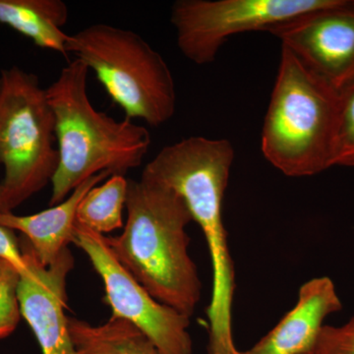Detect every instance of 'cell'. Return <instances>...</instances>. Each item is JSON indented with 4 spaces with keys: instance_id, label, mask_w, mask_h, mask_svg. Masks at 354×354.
<instances>
[{
    "instance_id": "obj_14",
    "label": "cell",
    "mask_w": 354,
    "mask_h": 354,
    "mask_svg": "<svg viewBox=\"0 0 354 354\" xmlns=\"http://www.w3.org/2000/svg\"><path fill=\"white\" fill-rule=\"evenodd\" d=\"M76 354H164L136 327L113 318L99 326L68 318Z\"/></svg>"
},
{
    "instance_id": "obj_20",
    "label": "cell",
    "mask_w": 354,
    "mask_h": 354,
    "mask_svg": "<svg viewBox=\"0 0 354 354\" xmlns=\"http://www.w3.org/2000/svg\"><path fill=\"white\" fill-rule=\"evenodd\" d=\"M3 213V209H2L1 206V192H0V214Z\"/></svg>"
},
{
    "instance_id": "obj_12",
    "label": "cell",
    "mask_w": 354,
    "mask_h": 354,
    "mask_svg": "<svg viewBox=\"0 0 354 354\" xmlns=\"http://www.w3.org/2000/svg\"><path fill=\"white\" fill-rule=\"evenodd\" d=\"M111 174L101 172L81 183L64 201L30 216L14 215L12 212L0 214V225L23 234L31 246L37 260L48 267L67 248L73 239L77 209L84 196Z\"/></svg>"
},
{
    "instance_id": "obj_21",
    "label": "cell",
    "mask_w": 354,
    "mask_h": 354,
    "mask_svg": "<svg viewBox=\"0 0 354 354\" xmlns=\"http://www.w3.org/2000/svg\"><path fill=\"white\" fill-rule=\"evenodd\" d=\"M306 354H315V353H314V351H311V353H306Z\"/></svg>"
},
{
    "instance_id": "obj_5",
    "label": "cell",
    "mask_w": 354,
    "mask_h": 354,
    "mask_svg": "<svg viewBox=\"0 0 354 354\" xmlns=\"http://www.w3.org/2000/svg\"><path fill=\"white\" fill-rule=\"evenodd\" d=\"M66 51L95 72L128 120H141L157 127L176 113V83L171 69L137 32L104 23L87 26L69 35Z\"/></svg>"
},
{
    "instance_id": "obj_3",
    "label": "cell",
    "mask_w": 354,
    "mask_h": 354,
    "mask_svg": "<svg viewBox=\"0 0 354 354\" xmlns=\"http://www.w3.org/2000/svg\"><path fill=\"white\" fill-rule=\"evenodd\" d=\"M88 71L75 58L46 88L59 155L51 180L50 206L64 201L95 174L124 176L139 167L152 143L145 127L128 118L114 120L95 109L88 95Z\"/></svg>"
},
{
    "instance_id": "obj_8",
    "label": "cell",
    "mask_w": 354,
    "mask_h": 354,
    "mask_svg": "<svg viewBox=\"0 0 354 354\" xmlns=\"http://www.w3.org/2000/svg\"><path fill=\"white\" fill-rule=\"evenodd\" d=\"M72 243L87 254L106 288L113 318L132 324L164 354H192L190 317L160 304L127 271L104 234L76 223Z\"/></svg>"
},
{
    "instance_id": "obj_6",
    "label": "cell",
    "mask_w": 354,
    "mask_h": 354,
    "mask_svg": "<svg viewBox=\"0 0 354 354\" xmlns=\"http://www.w3.org/2000/svg\"><path fill=\"white\" fill-rule=\"evenodd\" d=\"M55 114L39 77L18 66L0 72V183L3 213L51 183L59 155Z\"/></svg>"
},
{
    "instance_id": "obj_10",
    "label": "cell",
    "mask_w": 354,
    "mask_h": 354,
    "mask_svg": "<svg viewBox=\"0 0 354 354\" xmlns=\"http://www.w3.org/2000/svg\"><path fill=\"white\" fill-rule=\"evenodd\" d=\"M30 269L17 286L21 315L36 335L43 354H76L70 335L66 308L67 274L74 261L68 247L48 267L37 260L24 237L20 243Z\"/></svg>"
},
{
    "instance_id": "obj_2",
    "label": "cell",
    "mask_w": 354,
    "mask_h": 354,
    "mask_svg": "<svg viewBox=\"0 0 354 354\" xmlns=\"http://www.w3.org/2000/svg\"><path fill=\"white\" fill-rule=\"evenodd\" d=\"M127 221L106 243L127 271L160 304L191 317L201 298V281L191 259L186 227L192 221L183 198L164 185L128 180Z\"/></svg>"
},
{
    "instance_id": "obj_16",
    "label": "cell",
    "mask_w": 354,
    "mask_h": 354,
    "mask_svg": "<svg viewBox=\"0 0 354 354\" xmlns=\"http://www.w3.org/2000/svg\"><path fill=\"white\" fill-rule=\"evenodd\" d=\"M354 167V81L339 93L332 167Z\"/></svg>"
},
{
    "instance_id": "obj_1",
    "label": "cell",
    "mask_w": 354,
    "mask_h": 354,
    "mask_svg": "<svg viewBox=\"0 0 354 354\" xmlns=\"http://www.w3.org/2000/svg\"><path fill=\"white\" fill-rule=\"evenodd\" d=\"M234 160L227 139L193 136L165 146L141 177L177 193L201 227L213 269L208 308L209 354H239L232 335L234 262L223 223V205Z\"/></svg>"
},
{
    "instance_id": "obj_11",
    "label": "cell",
    "mask_w": 354,
    "mask_h": 354,
    "mask_svg": "<svg viewBox=\"0 0 354 354\" xmlns=\"http://www.w3.org/2000/svg\"><path fill=\"white\" fill-rule=\"evenodd\" d=\"M342 309L329 277L310 279L300 286L295 307L253 348L239 354H306L315 348L328 317Z\"/></svg>"
},
{
    "instance_id": "obj_19",
    "label": "cell",
    "mask_w": 354,
    "mask_h": 354,
    "mask_svg": "<svg viewBox=\"0 0 354 354\" xmlns=\"http://www.w3.org/2000/svg\"><path fill=\"white\" fill-rule=\"evenodd\" d=\"M0 260L12 266L20 276H27L30 269L23 257L19 242L13 230L0 225Z\"/></svg>"
},
{
    "instance_id": "obj_9",
    "label": "cell",
    "mask_w": 354,
    "mask_h": 354,
    "mask_svg": "<svg viewBox=\"0 0 354 354\" xmlns=\"http://www.w3.org/2000/svg\"><path fill=\"white\" fill-rule=\"evenodd\" d=\"M268 32L335 92L353 82L354 0L297 16Z\"/></svg>"
},
{
    "instance_id": "obj_18",
    "label": "cell",
    "mask_w": 354,
    "mask_h": 354,
    "mask_svg": "<svg viewBox=\"0 0 354 354\" xmlns=\"http://www.w3.org/2000/svg\"><path fill=\"white\" fill-rule=\"evenodd\" d=\"M313 351L315 354H354V317L342 326L324 325Z\"/></svg>"
},
{
    "instance_id": "obj_4",
    "label": "cell",
    "mask_w": 354,
    "mask_h": 354,
    "mask_svg": "<svg viewBox=\"0 0 354 354\" xmlns=\"http://www.w3.org/2000/svg\"><path fill=\"white\" fill-rule=\"evenodd\" d=\"M337 102L339 93L281 48L261 136L266 160L290 177L332 167Z\"/></svg>"
},
{
    "instance_id": "obj_15",
    "label": "cell",
    "mask_w": 354,
    "mask_h": 354,
    "mask_svg": "<svg viewBox=\"0 0 354 354\" xmlns=\"http://www.w3.org/2000/svg\"><path fill=\"white\" fill-rule=\"evenodd\" d=\"M127 190L124 176H109L106 183L95 186L84 196L77 209L76 223L100 234L122 227Z\"/></svg>"
},
{
    "instance_id": "obj_17",
    "label": "cell",
    "mask_w": 354,
    "mask_h": 354,
    "mask_svg": "<svg viewBox=\"0 0 354 354\" xmlns=\"http://www.w3.org/2000/svg\"><path fill=\"white\" fill-rule=\"evenodd\" d=\"M20 274L6 261L0 260V339L12 334L19 323L17 297Z\"/></svg>"
},
{
    "instance_id": "obj_13",
    "label": "cell",
    "mask_w": 354,
    "mask_h": 354,
    "mask_svg": "<svg viewBox=\"0 0 354 354\" xmlns=\"http://www.w3.org/2000/svg\"><path fill=\"white\" fill-rule=\"evenodd\" d=\"M68 7L62 0H0V23L44 50L67 55L64 31Z\"/></svg>"
},
{
    "instance_id": "obj_7",
    "label": "cell",
    "mask_w": 354,
    "mask_h": 354,
    "mask_svg": "<svg viewBox=\"0 0 354 354\" xmlns=\"http://www.w3.org/2000/svg\"><path fill=\"white\" fill-rule=\"evenodd\" d=\"M342 0H177L171 22L176 43L193 64H211L228 38L269 31L299 15L337 6Z\"/></svg>"
}]
</instances>
